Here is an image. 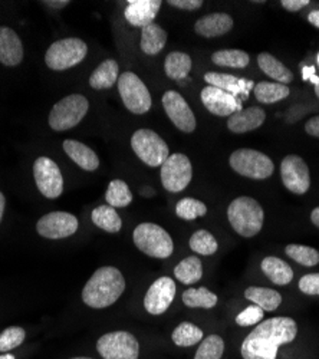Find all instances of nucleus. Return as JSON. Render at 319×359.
<instances>
[{"label": "nucleus", "instance_id": "obj_1", "mask_svg": "<svg viewBox=\"0 0 319 359\" xmlns=\"http://www.w3.org/2000/svg\"><path fill=\"white\" fill-rule=\"evenodd\" d=\"M298 325L295 319L276 316L260 322L245 338L240 353L243 359H276L282 345L295 341Z\"/></svg>", "mask_w": 319, "mask_h": 359}, {"label": "nucleus", "instance_id": "obj_2", "mask_svg": "<svg viewBox=\"0 0 319 359\" xmlns=\"http://www.w3.org/2000/svg\"><path fill=\"white\" fill-rule=\"evenodd\" d=\"M125 290V279L117 267L104 266L91 276L82 290V301L86 306L104 309L118 301Z\"/></svg>", "mask_w": 319, "mask_h": 359}, {"label": "nucleus", "instance_id": "obj_3", "mask_svg": "<svg viewBox=\"0 0 319 359\" xmlns=\"http://www.w3.org/2000/svg\"><path fill=\"white\" fill-rule=\"evenodd\" d=\"M227 219L233 230L242 237H253L264 227L265 212L252 197H238L227 207Z\"/></svg>", "mask_w": 319, "mask_h": 359}, {"label": "nucleus", "instance_id": "obj_4", "mask_svg": "<svg viewBox=\"0 0 319 359\" xmlns=\"http://www.w3.org/2000/svg\"><path fill=\"white\" fill-rule=\"evenodd\" d=\"M133 241L138 250L156 259H167L174 252L171 236L158 224L141 223L133 233Z\"/></svg>", "mask_w": 319, "mask_h": 359}, {"label": "nucleus", "instance_id": "obj_5", "mask_svg": "<svg viewBox=\"0 0 319 359\" xmlns=\"http://www.w3.org/2000/svg\"><path fill=\"white\" fill-rule=\"evenodd\" d=\"M88 109L90 102L83 95H68L53 105L49 114V127L53 131H68L82 121Z\"/></svg>", "mask_w": 319, "mask_h": 359}, {"label": "nucleus", "instance_id": "obj_6", "mask_svg": "<svg viewBox=\"0 0 319 359\" xmlns=\"http://www.w3.org/2000/svg\"><path fill=\"white\" fill-rule=\"evenodd\" d=\"M86 53H88V46L83 41L67 38L56 41L49 46L45 55V62L48 68L53 71H65L82 62Z\"/></svg>", "mask_w": 319, "mask_h": 359}, {"label": "nucleus", "instance_id": "obj_7", "mask_svg": "<svg viewBox=\"0 0 319 359\" xmlns=\"http://www.w3.org/2000/svg\"><path fill=\"white\" fill-rule=\"evenodd\" d=\"M131 147L137 157L149 167H160L170 157L168 145L151 130H137L131 137Z\"/></svg>", "mask_w": 319, "mask_h": 359}, {"label": "nucleus", "instance_id": "obj_8", "mask_svg": "<svg viewBox=\"0 0 319 359\" xmlns=\"http://www.w3.org/2000/svg\"><path fill=\"white\" fill-rule=\"evenodd\" d=\"M230 167L238 174L253 178L265 180L273 174V161L264 153L252 148H240L230 156Z\"/></svg>", "mask_w": 319, "mask_h": 359}, {"label": "nucleus", "instance_id": "obj_9", "mask_svg": "<svg viewBox=\"0 0 319 359\" xmlns=\"http://www.w3.org/2000/svg\"><path fill=\"white\" fill-rule=\"evenodd\" d=\"M118 93L128 111L142 115L150 111L153 101L149 88L134 72H124L118 78Z\"/></svg>", "mask_w": 319, "mask_h": 359}, {"label": "nucleus", "instance_id": "obj_10", "mask_svg": "<svg viewBox=\"0 0 319 359\" xmlns=\"http://www.w3.org/2000/svg\"><path fill=\"white\" fill-rule=\"evenodd\" d=\"M97 351L102 359H138L140 344L133 334L115 331L98 339Z\"/></svg>", "mask_w": 319, "mask_h": 359}, {"label": "nucleus", "instance_id": "obj_11", "mask_svg": "<svg viewBox=\"0 0 319 359\" xmlns=\"http://www.w3.org/2000/svg\"><path fill=\"white\" fill-rule=\"evenodd\" d=\"M193 177V167L187 156L171 154L161 165V183L167 191L180 193L186 190Z\"/></svg>", "mask_w": 319, "mask_h": 359}, {"label": "nucleus", "instance_id": "obj_12", "mask_svg": "<svg viewBox=\"0 0 319 359\" xmlns=\"http://www.w3.org/2000/svg\"><path fill=\"white\" fill-rule=\"evenodd\" d=\"M35 183L42 193L49 200L57 198L64 191V177L57 164L48 158L39 157L34 164Z\"/></svg>", "mask_w": 319, "mask_h": 359}, {"label": "nucleus", "instance_id": "obj_13", "mask_svg": "<svg viewBox=\"0 0 319 359\" xmlns=\"http://www.w3.org/2000/svg\"><path fill=\"white\" fill-rule=\"evenodd\" d=\"M283 186L294 194L302 196L311 187V174L306 163L298 156H286L280 164Z\"/></svg>", "mask_w": 319, "mask_h": 359}, {"label": "nucleus", "instance_id": "obj_14", "mask_svg": "<svg viewBox=\"0 0 319 359\" xmlns=\"http://www.w3.org/2000/svg\"><path fill=\"white\" fill-rule=\"evenodd\" d=\"M78 226V219L74 215L65 212H52L39 219L36 223V231L45 238L60 241V238L75 234Z\"/></svg>", "mask_w": 319, "mask_h": 359}, {"label": "nucleus", "instance_id": "obj_15", "mask_svg": "<svg viewBox=\"0 0 319 359\" xmlns=\"http://www.w3.org/2000/svg\"><path fill=\"white\" fill-rule=\"evenodd\" d=\"M163 107L171 123L180 131L193 133L196 130V116L187 101L177 91H167L163 95Z\"/></svg>", "mask_w": 319, "mask_h": 359}, {"label": "nucleus", "instance_id": "obj_16", "mask_svg": "<svg viewBox=\"0 0 319 359\" xmlns=\"http://www.w3.org/2000/svg\"><path fill=\"white\" fill-rule=\"evenodd\" d=\"M176 283L171 278H158L144 296V308L150 315H163L176 297Z\"/></svg>", "mask_w": 319, "mask_h": 359}, {"label": "nucleus", "instance_id": "obj_17", "mask_svg": "<svg viewBox=\"0 0 319 359\" xmlns=\"http://www.w3.org/2000/svg\"><path fill=\"white\" fill-rule=\"evenodd\" d=\"M201 102L217 116H230L240 111V102L235 95L212 85H208L201 91Z\"/></svg>", "mask_w": 319, "mask_h": 359}, {"label": "nucleus", "instance_id": "obj_18", "mask_svg": "<svg viewBox=\"0 0 319 359\" xmlns=\"http://www.w3.org/2000/svg\"><path fill=\"white\" fill-rule=\"evenodd\" d=\"M124 11L125 20L137 27H146L154 23L157 13L161 9V0H128Z\"/></svg>", "mask_w": 319, "mask_h": 359}, {"label": "nucleus", "instance_id": "obj_19", "mask_svg": "<svg viewBox=\"0 0 319 359\" xmlns=\"http://www.w3.org/2000/svg\"><path fill=\"white\" fill-rule=\"evenodd\" d=\"M265 119L266 114L264 108L250 107L230 115L227 119V128L235 134H245L259 128L265 123Z\"/></svg>", "mask_w": 319, "mask_h": 359}, {"label": "nucleus", "instance_id": "obj_20", "mask_svg": "<svg viewBox=\"0 0 319 359\" xmlns=\"http://www.w3.org/2000/svg\"><path fill=\"white\" fill-rule=\"evenodd\" d=\"M23 59V45L18 34L8 26H0V64L16 67Z\"/></svg>", "mask_w": 319, "mask_h": 359}, {"label": "nucleus", "instance_id": "obj_21", "mask_svg": "<svg viewBox=\"0 0 319 359\" xmlns=\"http://www.w3.org/2000/svg\"><path fill=\"white\" fill-rule=\"evenodd\" d=\"M231 27H233V19H231L230 15L210 13L196 22L194 31L203 38H219L229 34Z\"/></svg>", "mask_w": 319, "mask_h": 359}, {"label": "nucleus", "instance_id": "obj_22", "mask_svg": "<svg viewBox=\"0 0 319 359\" xmlns=\"http://www.w3.org/2000/svg\"><path fill=\"white\" fill-rule=\"evenodd\" d=\"M64 151L68 154V157L79 165V168L85 171H95L100 167V158L93 151L90 147L85 144L75 141V140H65L64 141Z\"/></svg>", "mask_w": 319, "mask_h": 359}, {"label": "nucleus", "instance_id": "obj_23", "mask_svg": "<svg viewBox=\"0 0 319 359\" xmlns=\"http://www.w3.org/2000/svg\"><path fill=\"white\" fill-rule=\"evenodd\" d=\"M260 267H262V272L266 275V278L275 285L285 286L291 283L294 279L292 267L279 257H275V256L265 257L262 263H260Z\"/></svg>", "mask_w": 319, "mask_h": 359}, {"label": "nucleus", "instance_id": "obj_24", "mask_svg": "<svg viewBox=\"0 0 319 359\" xmlns=\"http://www.w3.org/2000/svg\"><path fill=\"white\" fill-rule=\"evenodd\" d=\"M257 65L262 69L264 74H266L269 78L275 79L278 83L287 85L294 81V74L291 69H287L280 61L271 55V53H259L257 56Z\"/></svg>", "mask_w": 319, "mask_h": 359}, {"label": "nucleus", "instance_id": "obj_25", "mask_svg": "<svg viewBox=\"0 0 319 359\" xmlns=\"http://www.w3.org/2000/svg\"><path fill=\"white\" fill-rule=\"evenodd\" d=\"M165 43H167V32L158 25L151 23L141 29L140 46H141V50L146 55H150V56L158 55L164 49Z\"/></svg>", "mask_w": 319, "mask_h": 359}, {"label": "nucleus", "instance_id": "obj_26", "mask_svg": "<svg viewBox=\"0 0 319 359\" xmlns=\"http://www.w3.org/2000/svg\"><path fill=\"white\" fill-rule=\"evenodd\" d=\"M245 297L247 301L253 302L256 306L262 308L265 312H273L282 304L280 293L269 287L250 286L245 290Z\"/></svg>", "mask_w": 319, "mask_h": 359}, {"label": "nucleus", "instance_id": "obj_27", "mask_svg": "<svg viewBox=\"0 0 319 359\" xmlns=\"http://www.w3.org/2000/svg\"><path fill=\"white\" fill-rule=\"evenodd\" d=\"M118 64L114 59H107L90 76V85L94 89H108L118 81Z\"/></svg>", "mask_w": 319, "mask_h": 359}, {"label": "nucleus", "instance_id": "obj_28", "mask_svg": "<svg viewBox=\"0 0 319 359\" xmlns=\"http://www.w3.org/2000/svg\"><path fill=\"white\" fill-rule=\"evenodd\" d=\"M191 57L183 52H171L164 61V71L170 79L183 81L191 71Z\"/></svg>", "mask_w": 319, "mask_h": 359}, {"label": "nucleus", "instance_id": "obj_29", "mask_svg": "<svg viewBox=\"0 0 319 359\" xmlns=\"http://www.w3.org/2000/svg\"><path fill=\"white\" fill-rule=\"evenodd\" d=\"M93 223L107 233H118L123 227V220L111 205H100L91 213Z\"/></svg>", "mask_w": 319, "mask_h": 359}, {"label": "nucleus", "instance_id": "obj_30", "mask_svg": "<svg viewBox=\"0 0 319 359\" xmlns=\"http://www.w3.org/2000/svg\"><path fill=\"white\" fill-rule=\"evenodd\" d=\"M291 91H289L287 85H282L278 82H259L254 86V97L259 102L262 104H275L286 97H289Z\"/></svg>", "mask_w": 319, "mask_h": 359}, {"label": "nucleus", "instance_id": "obj_31", "mask_svg": "<svg viewBox=\"0 0 319 359\" xmlns=\"http://www.w3.org/2000/svg\"><path fill=\"white\" fill-rule=\"evenodd\" d=\"M182 301L187 308L213 309L217 305V294L208 287H190L183 292Z\"/></svg>", "mask_w": 319, "mask_h": 359}, {"label": "nucleus", "instance_id": "obj_32", "mask_svg": "<svg viewBox=\"0 0 319 359\" xmlns=\"http://www.w3.org/2000/svg\"><path fill=\"white\" fill-rule=\"evenodd\" d=\"M174 276L183 285H193L203 278V264L198 257L189 256L174 267Z\"/></svg>", "mask_w": 319, "mask_h": 359}, {"label": "nucleus", "instance_id": "obj_33", "mask_svg": "<svg viewBox=\"0 0 319 359\" xmlns=\"http://www.w3.org/2000/svg\"><path fill=\"white\" fill-rule=\"evenodd\" d=\"M212 61L219 67L243 69L249 65L250 56L240 49H223L212 55Z\"/></svg>", "mask_w": 319, "mask_h": 359}, {"label": "nucleus", "instance_id": "obj_34", "mask_svg": "<svg viewBox=\"0 0 319 359\" xmlns=\"http://www.w3.org/2000/svg\"><path fill=\"white\" fill-rule=\"evenodd\" d=\"M203 338H205V334H203L201 329L190 322L180 323L176 329H174L171 335L172 342L177 346H183V348L193 346L201 342Z\"/></svg>", "mask_w": 319, "mask_h": 359}, {"label": "nucleus", "instance_id": "obj_35", "mask_svg": "<svg viewBox=\"0 0 319 359\" xmlns=\"http://www.w3.org/2000/svg\"><path fill=\"white\" fill-rule=\"evenodd\" d=\"M105 200H107L108 205H111L114 208L127 207L133 201V193H131L128 184L125 182H123V180H112L107 189Z\"/></svg>", "mask_w": 319, "mask_h": 359}, {"label": "nucleus", "instance_id": "obj_36", "mask_svg": "<svg viewBox=\"0 0 319 359\" xmlns=\"http://www.w3.org/2000/svg\"><path fill=\"white\" fill-rule=\"evenodd\" d=\"M190 249L201 256H212L217 252L219 243L215 236L208 230H197L190 237Z\"/></svg>", "mask_w": 319, "mask_h": 359}, {"label": "nucleus", "instance_id": "obj_37", "mask_svg": "<svg viewBox=\"0 0 319 359\" xmlns=\"http://www.w3.org/2000/svg\"><path fill=\"white\" fill-rule=\"evenodd\" d=\"M205 81L216 86L219 89H223V91L231 94V95H238L243 91V85L245 81L233 76V75H227V74H219V72H209L205 75Z\"/></svg>", "mask_w": 319, "mask_h": 359}, {"label": "nucleus", "instance_id": "obj_38", "mask_svg": "<svg viewBox=\"0 0 319 359\" xmlns=\"http://www.w3.org/2000/svg\"><path fill=\"white\" fill-rule=\"evenodd\" d=\"M206 213H208L206 204L191 197L182 198L176 205V215L186 222H191V220H196L197 217L206 216Z\"/></svg>", "mask_w": 319, "mask_h": 359}, {"label": "nucleus", "instance_id": "obj_39", "mask_svg": "<svg viewBox=\"0 0 319 359\" xmlns=\"http://www.w3.org/2000/svg\"><path fill=\"white\" fill-rule=\"evenodd\" d=\"M224 352V341L219 335L203 338L194 359H222Z\"/></svg>", "mask_w": 319, "mask_h": 359}, {"label": "nucleus", "instance_id": "obj_40", "mask_svg": "<svg viewBox=\"0 0 319 359\" xmlns=\"http://www.w3.org/2000/svg\"><path fill=\"white\" fill-rule=\"evenodd\" d=\"M285 253L287 257L294 259L302 266L312 267L319 263V252L313 248L304 245H287L285 248Z\"/></svg>", "mask_w": 319, "mask_h": 359}, {"label": "nucleus", "instance_id": "obj_41", "mask_svg": "<svg viewBox=\"0 0 319 359\" xmlns=\"http://www.w3.org/2000/svg\"><path fill=\"white\" fill-rule=\"evenodd\" d=\"M25 329L19 326L6 327L5 331L0 334V352H9L18 348L25 341Z\"/></svg>", "mask_w": 319, "mask_h": 359}, {"label": "nucleus", "instance_id": "obj_42", "mask_svg": "<svg viewBox=\"0 0 319 359\" xmlns=\"http://www.w3.org/2000/svg\"><path fill=\"white\" fill-rule=\"evenodd\" d=\"M264 309L259 308L256 305L247 306L243 309L238 316H236V323L239 326H253L257 325L264 320Z\"/></svg>", "mask_w": 319, "mask_h": 359}, {"label": "nucleus", "instance_id": "obj_43", "mask_svg": "<svg viewBox=\"0 0 319 359\" xmlns=\"http://www.w3.org/2000/svg\"><path fill=\"white\" fill-rule=\"evenodd\" d=\"M299 289L305 294H319V273H309L301 278Z\"/></svg>", "mask_w": 319, "mask_h": 359}, {"label": "nucleus", "instance_id": "obj_44", "mask_svg": "<svg viewBox=\"0 0 319 359\" xmlns=\"http://www.w3.org/2000/svg\"><path fill=\"white\" fill-rule=\"evenodd\" d=\"M168 5L183 11H197L203 6V0H168Z\"/></svg>", "mask_w": 319, "mask_h": 359}, {"label": "nucleus", "instance_id": "obj_45", "mask_svg": "<svg viewBox=\"0 0 319 359\" xmlns=\"http://www.w3.org/2000/svg\"><path fill=\"white\" fill-rule=\"evenodd\" d=\"M280 5L289 12H298L309 5V0H282Z\"/></svg>", "mask_w": 319, "mask_h": 359}, {"label": "nucleus", "instance_id": "obj_46", "mask_svg": "<svg viewBox=\"0 0 319 359\" xmlns=\"http://www.w3.org/2000/svg\"><path fill=\"white\" fill-rule=\"evenodd\" d=\"M305 130L309 135L319 138V115L308 119V123L305 124Z\"/></svg>", "mask_w": 319, "mask_h": 359}, {"label": "nucleus", "instance_id": "obj_47", "mask_svg": "<svg viewBox=\"0 0 319 359\" xmlns=\"http://www.w3.org/2000/svg\"><path fill=\"white\" fill-rule=\"evenodd\" d=\"M302 78H304V81H311L313 85H316L319 82V76L315 74L313 67H304L302 68Z\"/></svg>", "mask_w": 319, "mask_h": 359}, {"label": "nucleus", "instance_id": "obj_48", "mask_svg": "<svg viewBox=\"0 0 319 359\" xmlns=\"http://www.w3.org/2000/svg\"><path fill=\"white\" fill-rule=\"evenodd\" d=\"M45 5L49 8H53V9H61V8H65L67 5H69V2L68 0H46Z\"/></svg>", "mask_w": 319, "mask_h": 359}, {"label": "nucleus", "instance_id": "obj_49", "mask_svg": "<svg viewBox=\"0 0 319 359\" xmlns=\"http://www.w3.org/2000/svg\"><path fill=\"white\" fill-rule=\"evenodd\" d=\"M308 20H309L311 25H313L315 27L319 29V9L312 11V12L308 15Z\"/></svg>", "mask_w": 319, "mask_h": 359}, {"label": "nucleus", "instance_id": "obj_50", "mask_svg": "<svg viewBox=\"0 0 319 359\" xmlns=\"http://www.w3.org/2000/svg\"><path fill=\"white\" fill-rule=\"evenodd\" d=\"M5 205H6V198H5L4 193L0 191V222H2V217L5 213Z\"/></svg>", "mask_w": 319, "mask_h": 359}, {"label": "nucleus", "instance_id": "obj_51", "mask_svg": "<svg viewBox=\"0 0 319 359\" xmlns=\"http://www.w3.org/2000/svg\"><path fill=\"white\" fill-rule=\"evenodd\" d=\"M311 220H312V223H313L316 227H319V207H316V208H313V210H312V213H311Z\"/></svg>", "mask_w": 319, "mask_h": 359}, {"label": "nucleus", "instance_id": "obj_52", "mask_svg": "<svg viewBox=\"0 0 319 359\" xmlns=\"http://www.w3.org/2000/svg\"><path fill=\"white\" fill-rule=\"evenodd\" d=\"M0 359H16V358H15L12 353H8V352H6V353H4V355H0Z\"/></svg>", "mask_w": 319, "mask_h": 359}, {"label": "nucleus", "instance_id": "obj_53", "mask_svg": "<svg viewBox=\"0 0 319 359\" xmlns=\"http://www.w3.org/2000/svg\"><path fill=\"white\" fill-rule=\"evenodd\" d=\"M315 94H316V97L319 98V82L315 85Z\"/></svg>", "mask_w": 319, "mask_h": 359}, {"label": "nucleus", "instance_id": "obj_54", "mask_svg": "<svg viewBox=\"0 0 319 359\" xmlns=\"http://www.w3.org/2000/svg\"><path fill=\"white\" fill-rule=\"evenodd\" d=\"M71 359H93V358H86V356H76V358H71Z\"/></svg>", "mask_w": 319, "mask_h": 359}, {"label": "nucleus", "instance_id": "obj_55", "mask_svg": "<svg viewBox=\"0 0 319 359\" xmlns=\"http://www.w3.org/2000/svg\"><path fill=\"white\" fill-rule=\"evenodd\" d=\"M316 59H318V65H319V53H318V57H316Z\"/></svg>", "mask_w": 319, "mask_h": 359}]
</instances>
